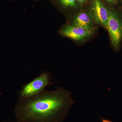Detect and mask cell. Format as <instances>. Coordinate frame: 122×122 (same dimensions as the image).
Segmentation results:
<instances>
[{"mask_svg":"<svg viewBox=\"0 0 122 122\" xmlns=\"http://www.w3.org/2000/svg\"><path fill=\"white\" fill-rule=\"evenodd\" d=\"M59 5L63 8H77L79 6L77 0H57Z\"/></svg>","mask_w":122,"mask_h":122,"instance_id":"obj_7","label":"cell"},{"mask_svg":"<svg viewBox=\"0 0 122 122\" xmlns=\"http://www.w3.org/2000/svg\"><path fill=\"white\" fill-rule=\"evenodd\" d=\"M108 9V20L107 29L108 30L112 44L118 50L122 39V17L115 9Z\"/></svg>","mask_w":122,"mask_h":122,"instance_id":"obj_3","label":"cell"},{"mask_svg":"<svg viewBox=\"0 0 122 122\" xmlns=\"http://www.w3.org/2000/svg\"><path fill=\"white\" fill-rule=\"evenodd\" d=\"M88 12L97 25L107 29L108 9L101 0H92L89 6Z\"/></svg>","mask_w":122,"mask_h":122,"instance_id":"obj_4","label":"cell"},{"mask_svg":"<svg viewBox=\"0 0 122 122\" xmlns=\"http://www.w3.org/2000/svg\"><path fill=\"white\" fill-rule=\"evenodd\" d=\"M105 1L112 5H115L118 2V0H104Z\"/></svg>","mask_w":122,"mask_h":122,"instance_id":"obj_9","label":"cell"},{"mask_svg":"<svg viewBox=\"0 0 122 122\" xmlns=\"http://www.w3.org/2000/svg\"><path fill=\"white\" fill-rule=\"evenodd\" d=\"M18 122V121H14V122Z\"/></svg>","mask_w":122,"mask_h":122,"instance_id":"obj_11","label":"cell"},{"mask_svg":"<svg viewBox=\"0 0 122 122\" xmlns=\"http://www.w3.org/2000/svg\"><path fill=\"white\" fill-rule=\"evenodd\" d=\"M95 32L71 24L63 25L60 30V34L62 36L77 41L87 40L93 35Z\"/></svg>","mask_w":122,"mask_h":122,"instance_id":"obj_5","label":"cell"},{"mask_svg":"<svg viewBox=\"0 0 122 122\" xmlns=\"http://www.w3.org/2000/svg\"><path fill=\"white\" fill-rule=\"evenodd\" d=\"M79 6L82 7L88 0H77Z\"/></svg>","mask_w":122,"mask_h":122,"instance_id":"obj_8","label":"cell"},{"mask_svg":"<svg viewBox=\"0 0 122 122\" xmlns=\"http://www.w3.org/2000/svg\"><path fill=\"white\" fill-rule=\"evenodd\" d=\"M71 94L58 87L30 97L19 98L14 110L15 118L20 122H61L74 103Z\"/></svg>","mask_w":122,"mask_h":122,"instance_id":"obj_1","label":"cell"},{"mask_svg":"<svg viewBox=\"0 0 122 122\" xmlns=\"http://www.w3.org/2000/svg\"><path fill=\"white\" fill-rule=\"evenodd\" d=\"M102 122H112L110 120H107V119H102Z\"/></svg>","mask_w":122,"mask_h":122,"instance_id":"obj_10","label":"cell"},{"mask_svg":"<svg viewBox=\"0 0 122 122\" xmlns=\"http://www.w3.org/2000/svg\"><path fill=\"white\" fill-rule=\"evenodd\" d=\"M71 25L95 32L97 24L94 22L88 11H83L75 15L72 19Z\"/></svg>","mask_w":122,"mask_h":122,"instance_id":"obj_6","label":"cell"},{"mask_svg":"<svg viewBox=\"0 0 122 122\" xmlns=\"http://www.w3.org/2000/svg\"><path fill=\"white\" fill-rule=\"evenodd\" d=\"M51 74L44 72L29 83L23 85L17 93L19 98H28L36 96L45 90L46 86L53 85Z\"/></svg>","mask_w":122,"mask_h":122,"instance_id":"obj_2","label":"cell"}]
</instances>
